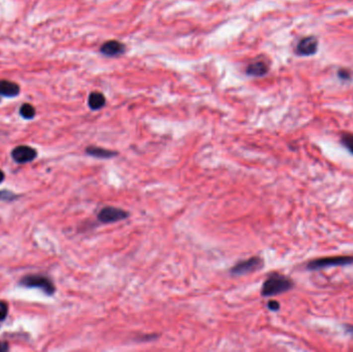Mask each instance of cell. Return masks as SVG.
Segmentation results:
<instances>
[{
  "label": "cell",
  "instance_id": "e0dca14e",
  "mask_svg": "<svg viewBox=\"0 0 353 352\" xmlns=\"http://www.w3.org/2000/svg\"><path fill=\"white\" fill-rule=\"evenodd\" d=\"M268 308L272 311H278L280 308V304L277 301H270L268 304Z\"/></svg>",
  "mask_w": 353,
  "mask_h": 352
},
{
  "label": "cell",
  "instance_id": "7c38bea8",
  "mask_svg": "<svg viewBox=\"0 0 353 352\" xmlns=\"http://www.w3.org/2000/svg\"><path fill=\"white\" fill-rule=\"evenodd\" d=\"M88 104L91 110L93 111L100 110L101 108L104 107V104H106V97L99 92H92L89 95Z\"/></svg>",
  "mask_w": 353,
  "mask_h": 352
},
{
  "label": "cell",
  "instance_id": "6da1fadb",
  "mask_svg": "<svg viewBox=\"0 0 353 352\" xmlns=\"http://www.w3.org/2000/svg\"><path fill=\"white\" fill-rule=\"evenodd\" d=\"M293 287V282L288 277L280 275V274H273L264 283L261 288L263 296H274L290 290Z\"/></svg>",
  "mask_w": 353,
  "mask_h": 352
},
{
  "label": "cell",
  "instance_id": "9a60e30c",
  "mask_svg": "<svg viewBox=\"0 0 353 352\" xmlns=\"http://www.w3.org/2000/svg\"><path fill=\"white\" fill-rule=\"evenodd\" d=\"M7 315V305L4 302H0V321L5 319Z\"/></svg>",
  "mask_w": 353,
  "mask_h": 352
},
{
  "label": "cell",
  "instance_id": "ba28073f",
  "mask_svg": "<svg viewBox=\"0 0 353 352\" xmlns=\"http://www.w3.org/2000/svg\"><path fill=\"white\" fill-rule=\"evenodd\" d=\"M100 52L103 55L114 57L123 54L125 52V46L120 42L109 41L101 46Z\"/></svg>",
  "mask_w": 353,
  "mask_h": 352
},
{
  "label": "cell",
  "instance_id": "5bb4252c",
  "mask_svg": "<svg viewBox=\"0 0 353 352\" xmlns=\"http://www.w3.org/2000/svg\"><path fill=\"white\" fill-rule=\"evenodd\" d=\"M342 144L353 154V135L344 134L341 139Z\"/></svg>",
  "mask_w": 353,
  "mask_h": 352
},
{
  "label": "cell",
  "instance_id": "d6986e66",
  "mask_svg": "<svg viewBox=\"0 0 353 352\" xmlns=\"http://www.w3.org/2000/svg\"><path fill=\"white\" fill-rule=\"evenodd\" d=\"M3 179H4V174H3V172L1 171V169H0V184H1L3 182Z\"/></svg>",
  "mask_w": 353,
  "mask_h": 352
},
{
  "label": "cell",
  "instance_id": "8992f818",
  "mask_svg": "<svg viewBox=\"0 0 353 352\" xmlns=\"http://www.w3.org/2000/svg\"><path fill=\"white\" fill-rule=\"evenodd\" d=\"M318 41L316 37L308 36L300 40L296 47V53L299 56H311L317 52Z\"/></svg>",
  "mask_w": 353,
  "mask_h": 352
},
{
  "label": "cell",
  "instance_id": "4fadbf2b",
  "mask_svg": "<svg viewBox=\"0 0 353 352\" xmlns=\"http://www.w3.org/2000/svg\"><path fill=\"white\" fill-rule=\"evenodd\" d=\"M20 115L24 119H33L35 116V109L30 103H24L20 108Z\"/></svg>",
  "mask_w": 353,
  "mask_h": 352
},
{
  "label": "cell",
  "instance_id": "3957f363",
  "mask_svg": "<svg viewBox=\"0 0 353 352\" xmlns=\"http://www.w3.org/2000/svg\"><path fill=\"white\" fill-rule=\"evenodd\" d=\"M21 285L25 287H34L41 288L45 293L51 295L56 290L55 286L50 279L41 275H29L26 276L21 280Z\"/></svg>",
  "mask_w": 353,
  "mask_h": 352
},
{
  "label": "cell",
  "instance_id": "7a4b0ae2",
  "mask_svg": "<svg viewBox=\"0 0 353 352\" xmlns=\"http://www.w3.org/2000/svg\"><path fill=\"white\" fill-rule=\"evenodd\" d=\"M264 268V259L259 256H253L245 260H241L230 269V273L235 276L247 275V274L260 271Z\"/></svg>",
  "mask_w": 353,
  "mask_h": 352
},
{
  "label": "cell",
  "instance_id": "277c9868",
  "mask_svg": "<svg viewBox=\"0 0 353 352\" xmlns=\"http://www.w3.org/2000/svg\"><path fill=\"white\" fill-rule=\"evenodd\" d=\"M351 264H353V256H333L312 260L307 265V268L309 270H318L333 266H345Z\"/></svg>",
  "mask_w": 353,
  "mask_h": 352
},
{
  "label": "cell",
  "instance_id": "2e32d148",
  "mask_svg": "<svg viewBox=\"0 0 353 352\" xmlns=\"http://www.w3.org/2000/svg\"><path fill=\"white\" fill-rule=\"evenodd\" d=\"M338 75L343 80H348L351 77V72L348 70H340L338 71Z\"/></svg>",
  "mask_w": 353,
  "mask_h": 352
},
{
  "label": "cell",
  "instance_id": "8fae6325",
  "mask_svg": "<svg viewBox=\"0 0 353 352\" xmlns=\"http://www.w3.org/2000/svg\"><path fill=\"white\" fill-rule=\"evenodd\" d=\"M269 70L268 65L263 61H256L251 63L247 69V73L252 76H263Z\"/></svg>",
  "mask_w": 353,
  "mask_h": 352
},
{
  "label": "cell",
  "instance_id": "30bf717a",
  "mask_svg": "<svg viewBox=\"0 0 353 352\" xmlns=\"http://www.w3.org/2000/svg\"><path fill=\"white\" fill-rule=\"evenodd\" d=\"M86 153L90 156H93L96 158H102V159H109L113 158L118 156V152L112 151L109 149H104L100 147H95V146H90L86 149Z\"/></svg>",
  "mask_w": 353,
  "mask_h": 352
},
{
  "label": "cell",
  "instance_id": "9c48e42d",
  "mask_svg": "<svg viewBox=\"0 0 353 352\" xmlns=\"http://www.w3.org/2000/svg\"><path fill=\"white\" fill-rule=\"evenodd\" d=\"M20 94V86L7 80L0 81V95L5 97H16Z\"/></svg>",
  "mask_w": 353,
  "mask_h": 352
},
{
  "label": "cell",
  "instance_id": "52a82bcc",
  "mask_svg": "<svg viewBox=\"0 0 353 352\" xmlns=\"http://www.w3.org/2000/svg\"><path fill=\"white\" fill-rule=\"evenodd\" d=\"M36 151L28 146H19L11 152V157L18 163H27L36 158Z\"/></svg>",
  "mask_w": 353,
  "mask_h": 352
},
{
  "label": "cell",
  "instance_id": "5b68a950",
  "mask_svg": "<svg viewBox=\"0 0 353 352\" xmlns=\"http://www.w3.org/2000/svg\"><path fill=\"white\" fill-rule=\"evenodd\" d=\"M128 216H129V213L126 212L125 210H123V209L108 206V207L102 208L99 211V213L97 215V219L102 223L109 224V223L118 222V221H122V220L126 219Z\"/></svg>",
  "mask_w": 353,
  "mask_h": 352
},
{
  "label": "cell",
  "instance_id": "ac0fdd59",
  "mask_svg": "<svg viewBox=\"0 0 353 352\" xmlns=\"http://www.w3.org/2000/svg\"><path fill=\"white\" fill-rule=\"evenodd\" d=\"M8 350V345L4 342H0V352H3Z\"/></svg>",
  "mask_w": 353,
  "mask_h": 352
}]
</instances>
